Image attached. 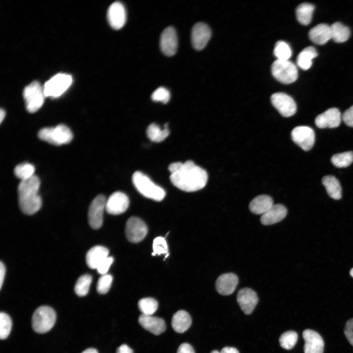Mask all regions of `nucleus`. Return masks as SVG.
I'll return each instance as SVG.
<instances>
[{"instance_id": "obj_1", "label": "nucleus", "mask_w": 353, "mask_h": 353, "mask_svg": "<svg viewBox=\"0 0 353 353\" xmlns=\"http://www.w3.org/2000/svg\"><path fill=\"white\" fill-rule=\"evenodd\" d=\"M171 173L170 179L173 184L185 192H194L206 185L208 176L206 172L192 161L184 163L174 162L168 167Z\"/></svg>"}, {"instance_id": "obj_2", "label": "nucleus", "mask_w": 353, "mask_h": 353, "mask_svg": "<svg viewBox=\"0 0 353 353\" xmlns=\"http://www.w3.org/2000/svg\"><path fill=\"white\" fill-rule=\"evenodd\" d=\"M40 185V179L35 175L20 182L18 187L19 204L25 214L32 215L40 209L42 200L38 194Z\"/></svg>"}, {"instance_id": "obj_3", "label": "nucleus", "mask_w": 353, "mask_h": 353, "mask_svg": "<svg viewBox=\"0 0 353 353\" xmlns=\"http://www.w3.org/2000/svg\"><path fill=\"white\" fill-rule=\"evenodd\" d=\"M134 186L144 197L156 201H162L165 196V190L155 184L146 175L136 171L132 177Z\"/></svg>"}, {"instance_id": "obj_4", "label": "nucleus", "mask_w": 353, "mask_h": 353, "mask_svg": "<svg viewBox=\"0 0 353 353\" xmlns=\"http://www.w3.org/2000/svg\"><path fill=\"white\" fill-rule=\"evenodd\" d=\"M38 136L42 140L55 146L68 144L73 137L70 129L63 124L43 128L39 131Z\"/></svg>"}, {"instance_id": "obj_5", "label": "nucleus", "mask_w": 353, "mask_h": 353, "mask_svg": "<svg viewBox=\"0 0 353 353\" xmlns=\"http://www.w3.org/2000/svg\"><path fill=\"white\" fill-rule=\"evenodd\" d=\"M56 315L54 310L48 306H41L37 308L32 317L33 330L40 333H46L53 327Z\"/></svg>"}, {"instance_id": "obj_6", "label": "nucleus", "mask_w": 353, "mask_h": 353, "mask_svg": "<svg viewBox=\"0 0 353 353\" xmlns=\"http://www.w3.org/2000/svg\"><path fill=\"white\" fill-rule=\"evenodd\" d=\"M23 97L26 109L28 112L33 113L42 106L45 96L40 83L33 81L25 88Z\"/></svg>"}, {"instance_id": "obj_7", "label": "nucleus", "mask_w": 353, "mask_h": 353, "mask_svg": "<svg viewBox=\"0 0 353 353\" xmlns=\"http://www.w3.org/2000/svg\"><path fill=\"white\" fill-rule=\"evenodd\" d=\"M273 76L279 82L283 84H290L298 78L296 66L289 60H276L271 66Z\"/></svg>"}, {"instance_id": "obj_8", "label": "nucleus", "mask_w": 353, "mask_h": 353, "mask_svg": "<svg viewBox=\"0 0 353 353\" xmlns=\"http://www.w3.org/2000/svg\"><path fill=\"white\" fill-rule=\"evenodd\" d=\"M72 82L70 75L58 74L47 81L43 87L45 97L56 98L59 97L69 87Z\"/></svg>"}, {"instance_id": "obj_9", "label": "nucleus", "mask_w": 353, "mask_h": 353, "mask_svg": "<svg viewBox=\"0 0 353 353\" xmlns=\"http://www.w3.org/2000/svg\"><path fill=\"white\" fill-rule=\"evenodd\" d=\"M271 101L273 105L284 117L292 116L296 112V102L292 97L285 93L273 94L271 97Z\"/></svg>"}, {"instance_id": "obj_10", "label": "nucleus", "mask_w": 353, "mask_h": 353, "mask_svg": "<svg viewBox=\"0 0 353 353\" xmlns=\"http://www.w3.org/2000/svg\"><path fill=\"white\" fill-rule=\"evenodd\" d=\"M106 200L104 196L98 195L91 203L88 210V221L94 229L99 228L102 225L103 214Z\"/></svg>"}, {"instance_id": "obj_11", "label": "nucleus", "mask_w": 353, "mask_h": 353, "mask_svg": "<svg viewBox=\"0 0 353 353\" xmlns=\"http://www.w3.org/2000/svg\"><path fill=\"white\" fill-rule=\"evenodd\" d=\"M292 140L305 151L310 150L315 142V133L313 130L307 126H299L291 131Z\"/></svg>"}, {"instance_id": "obj_12", "label": "nucleus", "mask_w": 353, "mask_h": 353, "mask_svg": "<svg viewBox=\"0 0 353 353\" xmlns=\"http://www.w3.org/2000/svg\"><path fill=\"white\" fill-rule=\"evenodd\" d=\"M147 233V227L141 219L136 217L128 219L126 224V234L129 241L139 242L145 237Z\"/></svg>"}, {"instance_id": "obj_13", "label": "nucleus", "mask_w": 353, "mask_h": 353, "mask_svg": "<svg viewBox=\"0 0 353 353\" xmlns=\"http://www.w3.org/2000/svg\"><path fill=\"white\" fill-rule=\"evenodd\" d=\"M211 36L209 27L205 23H196L191 30V42L194 48L198 50L203 49Z\"/></svg>"}, {"instance_id": "obj_14", "label": "nucleus", "mask_w": 353, "mask_h": 353, "mask_svg": "<svg viewBox=\"0 0 353 353\" xmlns=\"http://www.w3.org/2000/svg\"><path fill=\"white\" fill-rule=\"evenodd\" d=\"M178 47L177 36L172 26L166 27L162 31L160 38V47L164 54L168 56L175 55Z\"/></svg>"}, {"instance_id": "obj_15", "label": "nucleus", "mask_w": 353, "mask_h": 353, "mask_svg": "<svg viewBox=\"0 0 353 353\" xmlns=\"http://www.w3.org/2000/svg\"><path fill=\"white\" fill-rule=\"evenodd\" d=\"M107 17L113 28L118 30L122 28L126 21V12L124 4L120 1L112 3L108 9Z\"/></svg>"}, {"instance_id": "obj_16", "label": "nucleus", "mask_w": 353, "mask_h": 353, "mask_svg": "<svg viewBox=\"0 0 353 353\" xmlns=\"http://www.w3.org/2000/svg\"><path fill=\"white\" fill-rule=\"evenodd\" d=\"M129 203L128 197L122 192L117 191L112 193L106 200L105 209L110 214L118 215L126 211Z\"/></svg>"}, {"instance_id": "obj_17", "label": "nucleus", "mask_w": 353, "mask_h": 353, "mask_svg": "<svg viewBox=\"0 0 353 353\" xmlns=\"http://www.w3.org/2000/svg\"><path fill=\"white\" fill-rule=\"evenodd\" d=\"M304 340V353H323L324 342L321 336L316 331L307 329L303 332Z\"/></svg>"}, {"instance_id": "obj_18", "label": "nucleus", "mask_w": 353, "mask_h": 353, "mask_svg": "<svg viewBox=\"0 0 353 353\" xmlns=\"http://www.w3.org/2000/svg\"><path fill=\"white\" fill-rule=\"evenodd\" d=\"M236 299L241 310L247 315L252 312L258 301L256 293L249 288L241 289Z\"/></svg>"}, {"instance_id": "obj_19", "label": "nucleus", "mask_w": 353, "mask_h": 353, "mask_svg": "<svg viewBox=\"0 0 353 353\" xmlns=\"http://www.w3.org/2000/svg\"><path fill=\"white\" fill-rule=\"evenodd\" d=\"M341 119L342 116L339 110L336 108H331L318 115L315 123L316 126L320 128H334L340 125Z\"/></svg>"}, {"instance_id": "obj_20", "label": "nucleus", "mask_w": 353, "mask_h": 353, "mask_svg": "<svg viewBox=\"0 0 353 353\" xmlns=\"http://www.w3.org/2000/svg\"><path fill=\"white\" fill-rule=\"evenodd\" d=\"M238 283V277L231 273L223 274L217 279L215 287L217 291L222 295L231 294L235 290Z\"/></svg>"}, {"instance_id": "obj_21", "label": "nucleus", "mask_w": 353, "mask_h": 353, "mask_svg": "<svg viewBox=\"0 0 353 353\" xmlns=\"http://www.w3.org/2000/svg\"><path fill=\"white\" fill-rule=\"evenodd\" d=\"M138 322L145 329L154 335H159L166 329V324L162 318L141 314L138 318Z\"/></svg>"}, {"instance_id": "obj_22", "label": "nucleus", "mask_w": 353, "mask_h": 353, "mask_svg": "<svg viewBox=\"0 0 353 353\" xmlns=\"http://www.w3.org/2000/svg\"><path fill=\"white\" fill-rule=\"evenodd\" d=\"M286 208L280 204L273 206L260 218L261 223L264 225H271L282 220L286 216Z\"/></svg>"}, {"instance_id": "obj_23", "label": "nucleus", "mask_w": 353, "mask_h": 353, "mask_svg": "<svg viewBox=\"0 0 353 353\" xmlns=\"http://www.w3.org/2000/svg\"><path fill=\"white\" fill-rule=\"evenodd\" d=\"M108 250L101 246H96L91 248L86 255L88 266L91 269H97L99 265L108 256Z\"/></svg>"}, {"instance_id": "obj_24", "label": "nucleus", "mask_w": 353, "mask_h": 353, "mask_svg": "<svg viewBox=\"0 0 353 353\" xmlns=\"http://www.w3.org/2000/svg\"><path fill=\"white\" fill-rule=\"evenodd\" d=\"M311 41L317 45H324L331 39L330 26L324 24H319L309 31Z\"/></svg>"}, {"instance_id": "obj_25", "label": "nucleus", "mask_w": 353, "mask_h": 353, "mask_svg": "<svg viewBox=\"0 0 353 353\" xmlns=\"http://www.w3.org/2000/svg\"><path fill=\"white\" fill-rule=\"evenodd\" d=\"M273 201L271 197L266 195H259L254 198L250 203V211L255 214H264L273 205Z\"/></svg>"}, {"instance_id": "obj_26", "label": "nucleus", "mask_w": 353, "mask_h": 353, "mask_svg": "<svg viewBox=\"0 0 353 353\" xmlns=\"http://www.w3.org/2000/svg\"><path fill=\"white\" fill-rule=\"evenodd\" d=\"M192 319L190 315L184 310H178L174 314L172 319V327L178 333H183L191 326Z\"/></svg>"}, {"instance_id": "obj_27", "label": "nucleus", "mask_w": 353, "mask_h": 353, "mask_svg": "<svg viewBox=\"0 0 353 353\" xmlns=\"http://www.w3.org/2000/svg\"><path fill=\"white\" fill-rule=\"evenodd\" d=\"M322 183L329 196L335 200L341 198V187L338 179L332 176H326L322 178Z\"/></svg>"}, {"instance_id": "obj_28", "label": "nucleus", "mask_w": 353, "mask_h": 353, "mask_svg": "<svg viewBox=\"0 0 353 353\" xmlns=\"http://www.w3.org/2000/svg\"><path fill=\"white\" fill-rule=\"evenodd\" d=\"M317 55L316 50L313 47H307L302 50L298 55L297 64L301 69L304 70H308L311 66L312 60Z\"/></svg>"}, {"instance_id": "obj_29", "label": "nucleus", "mask_w": 353, "mask_h": 353, "mask_svg": "<svg viewBox=\"0 0 353 353\" xmlns=\"http://www.w3.org/2000/svg\"><path fill=\"white\" fill-rule=\"evenodd\" d=\"M146 133L151 141L158 143L164 140L169 135L170 131L167 124H165L162 129L158 125L152 123L148 126Z\"/></svg>"}, {"instance_id": "obj_30", "label": "nucleus", "mask_w": 353, "mask_h": 353, "mask_svg": "<svg viewBox=\"0 0 353 353\" xmlns=\"http://www.w3.org/2000/svg\"><path fill=\"white\" fill-rule=\"evenodd\" d=\"M331 39L336 43L346 41L350 36L349 28L340 22L333 23L330 26Z\"/></svg>"}, {"instance_id": "obj_31", "label": "nucleus", "mask_w": 353, "mask_h": 353, "mask_svg": "<svg viewBox=\"0 0 353 353\" xmlns=\"http://www.w3.org/2000/svg\"><path fill=\"white\" fill-rule=\"evenodd\" d=\"M314 10L313 5L308 3H302L296 9V18L302 25H308L311 21Z\"/></svg>"}, {"instance_id": "obj_32", "label": "nucleus", "mask_w": 353, "mask_h": 353, "mask_svg": "<svg viewBox=\"0 0 353 353\" xmlns=\"http://www.w3.org/2000/svg\"><path fill=\"white\" fill-rule=\"evenodd\" d=\"M92 280L91 275L85 274L81 276L77 280L75 286V292L80 297L86 296L89 291Z\"/></svg>"}, {"instance_id": "obj_33", "label": "nucleus", "mask_w": 353, "mask_h": 353, "mask_svg": "<svg viewBox=\"0 0 353 353\" xmlns=\"http://www.w3.org/2000/svg\"><path fill=\"white\" fill-rule=\"evenodd\" d=\"M35 171L34 166L29 163L25 162L18 164L14 170L16 177L21 180L27 179L33 176Z\"/></svg>"}, {"instance_id": "obj_34", "label": "nucleus", "mask_w": 353, "mask_h": 353, "mask_svg": "<svg viewBox=\"0 0 353 353\" xmlns=\"http://www.w3.org/2000/svg\"><path fill=\"white\" fill-rule=\"evenodd\" d=\"M158 305L157 302L152 298H143L138 303L140 311L146 315H152L157 309Z\"/></svg>"}, {"instance_id": "obj_35", "label": "nucleus", "mask_w": 353, "mask_h": 353, "mask_svg": "<svg viewBox=\"0 0 353 353\" xmlns=\"http://www.w3.org/2000/svg\"><path fill=\"white\" fill-rule=\"evenodd\" d=\"M331 161L336 167H347L353 162V152L350 151L335 154L332 156Z\"/></svg>"}, {"instance_id": "obj_36", "label": "nucleus", "mask_w": 353, "mask_h": 353, "mask_svg": "<svg viewBox=\"0 0 353 353\" xmlns=\"http://www.w3.org/2000/svg\"><path fill=\"white\" fill-rule=\"evenodd\" d=\"M274 54L278 60H287L291 56L292 50L287 43L278 41L275 44Z\"/></svg>"}, {"instance_id": "obj_37", "label": "nucleus", "mask_w": 353, "mask_h": 353, "mask_svg": "<svg viewBox=\"0 0 353 353\" xmlns=\"http://www.w3.org/2000/svg\"><path fill=\"white\" fill-rule=\"evenodd\" d=\"M297 333L292 330L283 333L279 338V342L281 347L284 349L290 350L296 345L298 340Z\"/></svg>"}, {"instance_id": "obj_38", "label": "nucleus", "mask_w": 353, "mask_h": 353, "mask_svg": "<svg viewBox=\"0 0 353 353\" xmlns=\"http://www.w3.org/2000/svg\"><path fill=\"white\" fill-rule=\"evenodd\" d=\"M12 327V321L8 315L4 312L0 313V338L5 339L9 335Z\"/></svg>"}, {"instance_id": "obj_39", "label": "nucleus", "mask_w": 353, "mask_h": 353, "mask_svg": "<svg viewBox=\"0 0 353 353\" xmlns=\"http://www.w3.org/2000/svg\"><path fill=\"white\" fill-rule=\"evenodd\" d=\"M152 250V255L153 256L164 254H166L168 256L169 255L167 243L164 237L158 236L153 240Z\"/></svg>"}, {"instance_id": "obj_40", "label": "nucleus", "mask_w": 353, "mask_h": 353, "mask_svg": "<svg viewBox=\"0 0 353 353\" xmlns=\"http://www.w3.org/2000/svg\"><path fill=\"white\" fill-rule=\"evenodd\" d=\"M113 277L109 274L102 275L99 278L97 285V290L101 294H106L109 290Z\"/></svg>"}, {"instance_id": "obj_41", "label": "nucleus", "mask_w": 353, "mask_h": 353, "mask_svg": "<svg viewBox=\"0 0 353 353\" xmlns=\"http://www.w3.org/2000/svg\"><path fill=\"white\" fill-rule=\"evenodd\" d=\"M151 98L154 101L161 102L166 104L170 100V93L166 88L160 87L152 93Z\"/></svg>"}, {"instance_id": "obj_42", "label": "nucleus", "mask_w": 353, "mask_h": 353, "mask_svg": "<svg viewBox=\"0 0 353 353\" xmlns=\"http://www.w3.org/2000/svg\"><path fill=\"white\" fill-rule=\"evenodd\" d=\"M113 260L112 257H107L97 267L96 269L98 272L102 275L106 274Z\"/></svg>"}, {"instance_id": "obj_43", "label": "nucleus", "mask_w": 353, "mask_h": 353, "mask_svg": "<svg viewBox=\"0 0 353 353\" xmlns=\"http://www.w3.org/2000/svg\"><path fill=\"white\" fill-rule=\"evenodd\" d=\"M344 333L350 343L353 346V318L347 322L345 327Z\"/></svg>"}, {"instance_id": "obj_44", "label": "nucleus", "mask_w": 353, "mask_h": 353, "mask_svg": "<svg viewBox=\"0 0 353 353\" xmlns=\"http://www.w3.org/2000/svg\"><path fill=\"white\" fill-rule=\"evenodd\" d=\"M342 119L348 126L353 127V105L344 112L342 116Z\"/></svg>"}, {"instance_id": "obj_45", "label": "nucleus", "mask_w": 353, "mask_h": 353, "mask_svg": "<svg viewBox=\"0 0 353 353\" xmlns=\"http://www.w3.org/2000/svg\"><path fill=\"white\" fill-rule=\"evenodd\" d=\"M177 353H195L193 348L188 343H182L178 348Z\"/></svg>"}, {"instance_id": "obj_46", "label": "nucleus", "mask_w": 353, "mask_h": 353, "mask_svg": "<svg viewBox=\"0 0 353 353\" xmlns=\"http://www.w3.org/2000/svg\"><path fill=\"white\" fill-rule=\"evenodd\" d=\"M210 353H239V351L235 348L231 347H225L223 348L221 352L217 350L212 351Z\"/></svg>"}, {"instance_id": "obj_47", "label": "nucleus", "mask_w": 353, "mask_h": 353, "mask_svg": "<svg viewBox=\"0 0 353 353\" xmlns=\"http://www.w3.org/2000/svg\"><path fill=\"white\" fill-rule=\"evenodd\" d=\"M6 272V268L4 264L0 262V288H1L4 279Z\"/></svg>"}, {"instance_id": "obj_48", "label": "nucleus", "mask_w": 353, "mask_h": 353, "mask_svg": "<svg viewBox=\"0 0 353 353\" xmlns=\"http://www.w3.org/2000/svg\"><path fill=\"white\" fill-rule=\"evenodd\" d=\"M116 353H133V352L127 345L123 344L117 349Z\"/></svg>"}, {"instance_id": "obj_49", "label": "nucleus", "mask_w": 353, "mask_h": 353, "mask_svg": "<svg viewBox=\"0 0 353 353\" xmlns=\"http://www.w3.org/2000/svg\"><path fill=\"white\" fill-rule=\"evenodd\" d=\"M81 353H98L97 350L94 348H89L84 350Z\"/></svg>"}, {"instance_id": "obj_50", "label": "nucleus", "mask_w": 353, "mask_h": 353, "mask_svg": "<svg viewBox=\"0 0 353 353\" xmlns=\"http://www.w3.org/2000/svg\"><path fill=\"white\" fill-rule=\"evenodd\" d=\"M5 110L3 109H0V123L2 122L5 116Z\"/></svg>"}, {"instance_id": "obj_51", "label": "nucleus", "mask_w": 353, "mask_h": 353, "mask_svg": "<svg viewBox=\"0 0 353 353\" xmlns=\"http://www.w3.org/2000/svg\"><path fill=\"white\" fill-rule=\"evenodd\" d=\"M350 275L353 277V268L350 271Z\"/></svg>"}]
</instances>
